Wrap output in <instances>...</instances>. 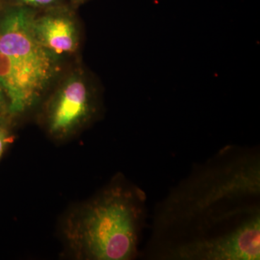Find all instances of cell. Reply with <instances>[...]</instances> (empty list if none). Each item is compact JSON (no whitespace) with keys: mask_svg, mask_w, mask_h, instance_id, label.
I'll return each mask as SVG.
<instances>
[{"mask_svg":"<svg viewBox=\"0 0 260 260\" xmlns=\"http://www.w3.org/2000/svg\"><path fill=\"white\" fill-rule=\"evenodd\" d=\"M34 17V12L22 5L5 10L0 18V52L49 84L57 70V56L38 40L32 29Z\"/></svg>","mask_w":260,"mask_h":260,"instance_id":"cell-3","label":"cell"},{"mask_svg":"<svg viewBox=\"0 0 260 260\" xmlns=\"http://www.w3.org/2000/svg\"><path fill=\"white\" fill-rule=\"evenodd\" d=\"M260 194L257 152L227 146L171 190L157 205L149 247L181 238H208L242 221Z\"/></svg>","mask_w":260,"mask_h":260,"instance_id":"cell-1","label":"cell"},{"mask_svg":"<svg viewBox=\"0 0 260 260\" xmlns=\"http://www.w3.org/2000/svg\"><path fill=\"white\" fill-rule=\"evenodd\" d=\"M19 5L34 8H48L54 6L58 0H15Z\"/></svg>","mask_w":260,"mask_h":260,"instance_id":"cell-8","label":"cell"},{"mask_svg":"<svg viewBox=\"0 0 260 260\" xmlns=\"http://www.w3.org/2000/svg\"><path fill=\"white\" fill-rule=\"evenodd\" d=\"M47 83L0 52V86L9 102V114L23 113L37 102Z\"/></svg>","mask_w":260,"mask_h":260,"instance_id":"cell-5","label":"cell"},{"mask_svg":"<svg viewBox=\"0 0 260 260\" xmlns=\"http://www.w3.org/2000/svg\"><path fill=\"white\" fill-rule=\"evenodd\" d=\"M0 114H9V102L4 90L0 86Z\"/></svg>","mask_w":260,"mask_h":260,"instance_id":"cell-9","label":"cell"},{"mask_svg":"<svg viewBox=\"0 0 260 260\" xmlns=\"http://www.w3.org/2000/svg\"><path fill=\"white\" fill-rule=\"evenodd\" d=\"M70 1H71L73 4L78 5L82 4V3H84L85 0H70Z\"/></svg>","mask_w":260,"mask_h":260,"instance_id":"cell-10","label":"cell"},{"mask_svg":"<svg viewBox=\"0 0 260 260\" xmlns=\"http://www.w3.org/2000/svg\"><path fill=\"white\" fill-rule=\"evenodd\" d=\"M32 29L41 44L56 56L72 53L78 47V37L74 20L64 10H53L34 17Z\"/></svg>","mask_w":260,"mask_h":260,"instance_id":"cell-6","label":"cell"},{"mask_svg":"<svg viewBox=\"0 0 260 260\" xmlns=\"http://www.w3.org/2000/svg\"><path fill=\"white\" fill-rule=\"evenodd\" d=\"M146 199L135 185L117 181L108 186L70 220V245L84 259H134L147 218Z\"/></svg>","mask_w":260,"mask_h":260,"instance_id":"cell-2","label":"cell"},{"mask_svg":"<svg viewBox=\"0 0 260 260\" xmlns=\"http://www.w3.org/2000/svg\"><path fill=\"white\" fill-rule=\"evenodd\" d=\"M93 112L86 83L80 77L73 76L61 85L49 104L48 129L54 138H67L86 122Z\"/></svg>","mask_w":260,"mask_h":260,"instance_id":"cell-4","label":"cell"},{"mask_svg":"<svg viewBox=\"0 0 260 260\" xmlns=\"http://www.w3.org/2000/svg\"><path fill=\"white\" fill-rule=\"evenodd\" d=\"M13 140L10 122L6 114H0V158Z\"/></svg>","mask_w":260,"mask_h":260,"instance_id":"cell-7","label":"cell"}]
</instances>
